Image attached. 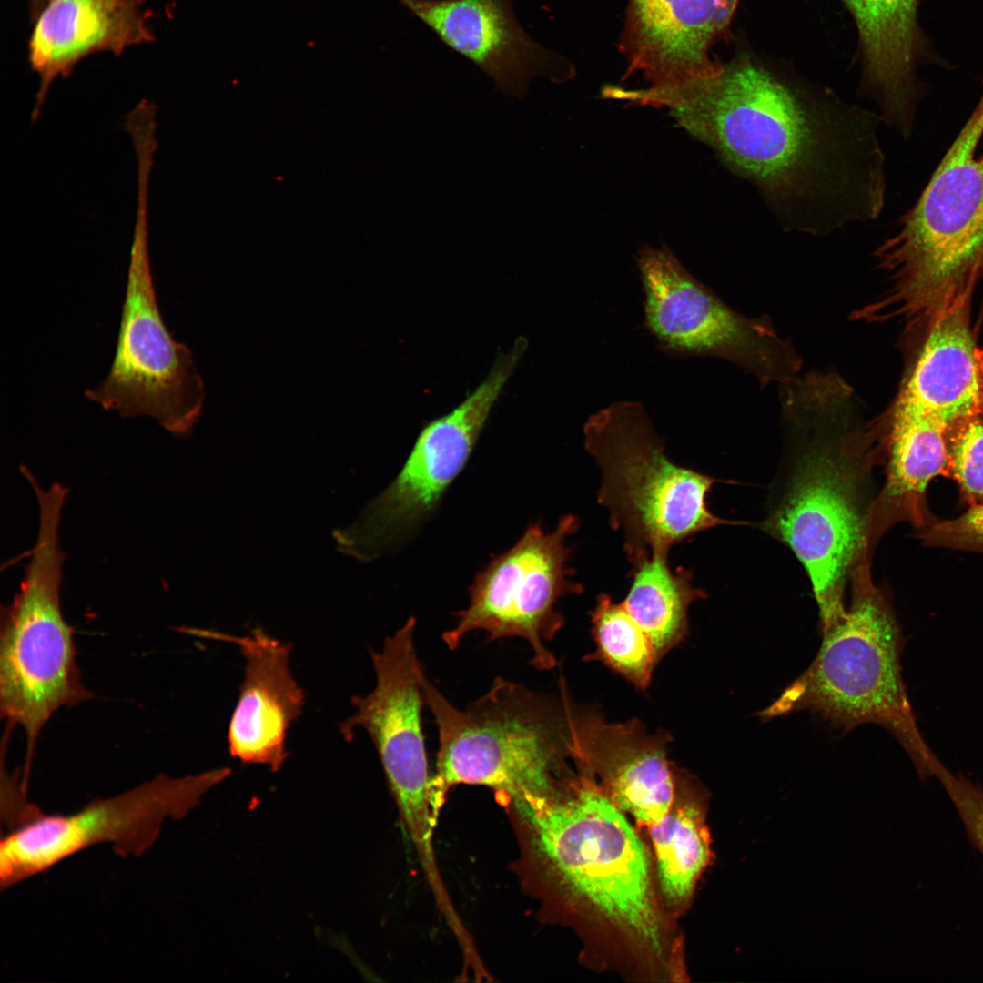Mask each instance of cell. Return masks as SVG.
Wrapping results in <instances>:
<instances>
[{"label":"cell","mask_w":983,"mask_h":983,"mask_svg":"<svg viewBox=\"0 0 983 983\" xmlns=\"http://www.w3.org/2000/svg\"><path fill=\"white\" fill-rule=\"evenodd\" d=\"M662 106L751 183L785 230L825 236L883 209L881 116L812 98L745 59Z\"/></svg>","instance_id":"cell-1"},{"label":"cell","mask_w":983,"mask_h":983,"mask_svg":"<svg viewBox=\"0 0 983 983\" xmlns=\"http://www.w3.org/2000/svg\"><path fill=\"white\" fill-rule=\"evenodd\" d=\"M978 415L957 421L947 431L945 473L969 507L983 504V422Z\"/></svg>","instance_id":"cell-25"},{"label":"cell","mask_w":983,"mask_h":983,"mask_svg":"<svg viewBox=\"0 0 983 983\" xmlns=\"http://www.w3.org/2000/svg\"><path fill=\"white\" fill-rule=\"evenodd\" d=\"M781 403L797 452L763 527L806 569L824 633L846 612L847 580L872 552L865 488L877 434L862 424L855 392L834 371L795 378L782 386Z\"/></svg>","instance_id":"cell-2"},{"label":"cell","mask_w":983,"mask_h":983,"mask_svg":"<svg viewBox=\"0 0 983 983\" xmlns=\"http://www.w3.org/2000/svg\"><path fill=\"white\" fill-rule=\"evenodd\" d=\"M416 622L410 617L386 637L379 652L370 650L375 687L351 698L355 711L339 729L347 741L352 740L356 728L370 737L409 836L425 873L431 875L438 871L431 843L437 817L422 727L427 676L415 647Z\"/></svg>","instance_id":"cell-14"},{"label":"cell","mask_w":983,"mask_h":983,"mask_svg":"<svg viewBox=\"0 0 983 983\" xmlns=\"http://www.w3.org/2000/svg\"><path fill=\"white\" fill-rule=\"evenodd\" d=\"M425 705L438 730L431 801L435 816L458 785L493 790L508 806L528 796H551L570 757L566 701H554L522 684L496 677L479 699L457 708L426 677Z\"/></svg>","instance_id":"cell-4"},{"label":"cell","mask_w":983,"mask_h":983,"mask_svg":"<svg viewBox=\"0 0 983 983\" xmlns=\"http://www.w3.org/2000/svg\"><path fill=\"white\" fill-rule=\"evenodd\" d=\"M978 360L980 379L981 410H983V350L978 349Z\"/></svg>","instance_id":"cell-29"},{"label":"cell","mask_w":983,"mask_h":983,"mask_svg":"<svg viewBox=\"0 0 983 983\" xmlns=\"http://www.w3.org/2000/svg\"><path fill=\"white\" fill-rule=\"evenodd\" d=\"M856 23L866 78L883 120L907 133L913 120L910 76L915 53L917 0H844Z\"/></svg>","instance_id":"cell-21"},{"label":"cell","mask_w":983,"mask_h":983,"mask_svg":"<svg viewBox=\"0 0 983 983\" xmlns=\"http://www.w3.org/2000/svg\"><path fill=\"white\" fill-rule=\"evenodd\" d=\"M39 506L36 542L25 577L0 622V714L26 737L24 775L28 778L41 730L62 707L94 694L82 682L74 631L60 603L62 564L59 522L67 489L55 482L35 488Z\"/></svg>","instance_id":"cell-6"},{"label":"cell","mask_w":983,"mask_h":983,"mask_svg":"<svg viewBox=\"0 0 983 983\" xmlns=\"http://www.w3.org/2000/svg\"><path fill=\"white\" fill-rule=\"evenodd\" d=\"M934 776L938 779L958 811L972 844L983 856V789L943 764Z\"/></svg>","instance_id":"cell-26"},{"label":"cell","mask_w":983,"mask_h":983,"mask_svg":"<svg viewBox=\"0 0 983 983\" xmlns=\"http://www.w3.org/2000/svg\"><path fill=\"white\" fill-rule=\"evenodd\" d=\"M644 294V327L670 357L725 360L767 385L799 375L802 360L765 317L748 318L697 280L667 248L637 258Z\"/></svg>","instance_id":"cell-11"},{"label":"cell","mask_w":983,"mask_h":983,"mask_svg":"<svg viewBox=\"0 0 983 983\" xmlns=\"http://www.w3.org/2000/svg\"><path fill=\"white\" fill-rule=\"evenodd\" d=\"M937 310L895 404L934 416L950 426L981 410L978 348L961 292Z\"/></svg>","instance_id":"cell-20"},{"label":"cell","mask_w":983,"mask_h":983,"mask_svg":"<svg viewBox=\"0 0 983 983\" xmlns=\"http://www.w3.org/2000/svg\"><path fill=\"white\" fill-rule=\"evenodd\" d=\"M505 95L522 99L536 76L562 81L569 63L521 26L512 0H397Z\"/></svg>","instance_id":"cell-16"},{"label":"cell","mask_w":983,"mask_h":983,"mask_svg":"<svg viewBox=\"0 0 983 983\" xmlns=\"http://www.w3.org/2000/svg\"><path fill=\"white\" fill-rule=\"evenodd\" d=\"M218 767L171 777L159 774L124 793L95 799L71 814H46L27 798L7 814L0 842V887L9 888L97 845L122 856L145 853L167 820L182 819L231 774Z\"/></svg>","instance_id":"cell-9"},{"label":"cell","mask_w":983,"mask_h":983,"mask_svg":"<svg viewBox=\"0 0 983 983\" xmlns=\"http://www.w3.org/2000/svg\"><path fill=\"white\" fill-rule=\"evenodd\" d=\"M668 555L644 550L626 555L632 583L622 602L649 636L659 663L687 635L690 604L707 598L703 589L694 586L693 571L673 570Z\"/></svg>","instance_id":"cell-22"},{"label":"cell","mask_w":983,"mask_h":983,"mask_svg":"<svg viewBox=\"0 0 983 983\" xmlns=\"http://www.w3.org/2000/svg\"><path fill=\"white\" fill-rule=\"evenodd\" d=\"M507 806L530 854L562 885L618 928L660 949L648 854L603 788L584 777L577 786Z\"/></svg>","instance_id":"cell-5"},{"label":"cell","mask_w":983,"mask_h":983,"mask_svg":"<svg viewBox=\"0 0 983 983\" xmlns=\"http://www.w3.org/2000/svg\"><path fill=\"white\" fill-rule=\"evenodd\" d=\"M595 644L584 661H597L617 673L636 688L646 690L659 661L653 644L623 603L607 593L596 597L589 613Z\"/></svg>","instance_id":"cell-24"},{"label":"cell","mask_w":983,"mask_h":983,"mask_svg":"<svg viewBox=\"0 0 983 983\" xmlns=\"http://www.w3.org/2000/svg\"><path fill=\"white\" fill-rule=\"evenodd\" d=\"M844 614L822 633L810 665L757 716L763 720L808 710L844 732L875 724L901 745L923 779L941 761L921 734L902 675L904 635L887 593L870 576V557L851 574Z\"/></svg>","instance_id":"cell-3"},{"label":"cell","mask_w":983,"mask_h":983,"mask_svg":"<svg viewBox=\"0 0 983 983\" xmlns=\"http://www.w3.org/2000/svg\"><path fill=\"white\" fill-rule=\"evenodd\" d=\"M85 395L124 418L149 416L177 436L187 435L201 413L203 380L191 350L173 338L158 307L146 199L137 203L114 358L105 380Z\"/></svg>","instance_id":"cell-10"},{"label":"cell","mask_w":983,"mask_h":983,"mask_svg":"<svg viewBox=\"0 0 983 983\" xmlns=\"http://www.w3.org/2000/svg\"><path fill=\"white\" fill-rule=\"evenodd\" d=\"M568 730L570 756L600 776L621 811L642 822L667 812L675 796L668 734H649L637 720L610 723L593 712L575 715L570 706Z\"/></svg>","instance_id":"cell-17"},{"label":"cell","mask_w":983,"mask_h":983,"mask_svg":"<svg viewBox=\"0 0 983 983\" xmlns=\"http://www.w3.org/2000/svg\"><path fill=\"white\" fill-rule=\"evenodd\" d=\"M520 336L499 354L485 379L458 406L420 431L400 471L356 522L337 530L338 548L369 561L413 532L439 504L467 463L492 409L526 348Z\"/></svg>","instance_id":"cell-12"},{"label":"cell","mask_w":983,"mask_h":983,"mask_svg":"<svg viewBox=\"0 0 983 983\" xmlns=\"http://www.w3.org/2000/svg\"><path fill=\"white\" fill-rule=\"evenodd\" d=\"M648 827L662 892L669 903H684L711 859L704 812L694 801L674 803L661 821Z\"/></svg>","instance_id":"cell-23"},{"label":"cell","mask_w":983,"mask_h":983,"mask_svg":"<svg viewBox=\"0 0 983 983\" xmlns=\"http://www.w3.org/2000/svg\"><path fill=\"white\" fill-rule=\"evenodd\" d=\"M147 0H49L30 20L27 59L39 78L31 121L38 119L57 77L67 78L91 55L120 56L155 41Z\"/></svg>","instance_id":"cell-18"},{"label":"cell","mask_w":983,"mask_h":983,"mask_svg":"<svg viewBox=\"0 0 983 983\" xmlns=\"http://www.w3.org/2000/svg\"><path fill=\"white\" fill-rule=\"evenodd\" d=\"M920 538L926 545L983 552V504L952 520L931 522Z\"/></svg>","instance_id":"cell-27"},{"label":"cell","mask_w":983,"mask_h":983,"mask_svg":"<svg viewBox=\"0 0 983 983\" xmlns=\"http://www.w3.org/2000/svg\"><path fill=\"white\" fill-rule=\"evenodd\" d=\"M579 525L573 514L562 516L550 532L540 522L531 523L515 544L491 560L468 589V606L454 613V627L442 633L446 646L455 650L464 636L480 630L488 641L519 637L529 644L535 669H552L557 661L546 643L564 623L555 605L565 595L583 592L572 580V548L565 544Z\"/></svg>","instance_id":"cell-13"},{"label":"cell","mask_w":983,"mask_h":983,"mask_svg":"<svg viewBox=\"0 0 983 983\" xmlns=\"http://www.w3.org/2000/svg\"><path fill=\"white\" fill-rule=\"evenodd\" d=\"M982 135L983 97L897 232L877 248L892 293L861 309L863 319L894 303L902 311L940 307L983 272V156L976 157Z\"/></svg>","instance_id":"cell-7"},{"label":"cell","mask_w":983,"mask_h":983,"mask_svg":"<svg viewBox=\"0 0 983 983\" xmlns=\"http://www.w3.org/2000/svg\"><path fill=\"white\" fill-rule=\"evenodd\" d=\"M583 443L601 470L597 502L623 532L626 555L671 548L710 528L735 524L713 514L718 480L674 463L644 405L619 400L588 417Z\"/></svg>","instance_id":"cell-8"},{"label":"cell","mask_w":983,"mask_h":983,"mask_svg":"<svg viewBox=\"0 0 983 983\" xmlns=\"http://www.w3.org/2000/svg\"><path fill=\"white\" fill-rule=\"evenodd\" d=\"M198 634L234 643L245 658L244 679L228 725L230 755L243 765H262L278 772L288 757V730L305 704L289 667L291 644L261 628L245 636L211 631Z\"/></svg>","instance_id":"cell-19"},{"label":"cell","mask_w":983,"mask_h":983,"mask_svg":"<svg viewBox=\"0 0 983 983\" xmlns=\"http://www.w3.org/2000/svg\"><path fill=\"white\" fill-rule=\"evenodd\" d=\"M27 1H28L30 20H32L37 15V13L42 9V7L49 0H27Z\"/></svg>","instance_id":"cell-28"},{"label":"cell","mask_w":983,"mask_h":983,"mask_svg":"<svg viewBox=\"0 0 983 983\" xmlns=\"http://www.w3.org/2000/svg\"><path fill=\"white\" fill-rule=\"evenodd\" d=\"M737 0H629L620 41L627 71L643 89L610 87L606 96L660 107L668 96L723 68L710 51L726 32Z\"/></svg>","instance_id":"cell-15"}]
</instances>
